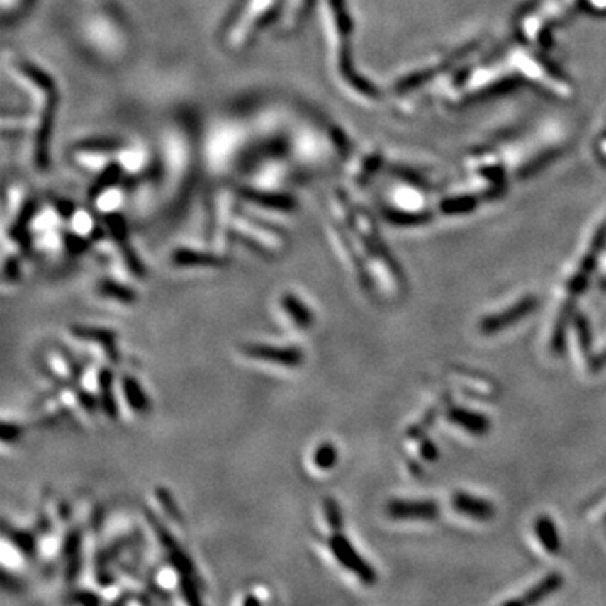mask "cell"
Masks as SVG:
<instances>
[{"label": "cell", "instance_id": "1", "mask_svg": "<svg viewBox=\"0 0 606 606\" xmlns=\"http://www.w3.org/2000/svg\"><path fill=\"white\" fill-rule=\"evenodd\" d=\"M329 547L334 554V558L344 566L350 573H354L359 578V581L364 585L371 586L377 581V574L372 566L359 554L356 547L349 542V539L344 536L342 531L334 532L329 539Z\"/></svg>", "mask_w": 606, "mask_h": 606}, {"label": "cell", "instance_id": "2", "mask_svg": "<svg viewBox=\"0 0 606 606\" xmlns=\"http://www.w3.org/2000/svg\"><path fill=\"white\" fill-rule=\"evenodd\" d=\"M537 307H539L537 296L534 295L524 296V298H520L517 303L507 308L505 312L492 313V315L483 317L478 325L480 332L485 335H492V334H497V332L509 329V327L515 325V323L522 320V318L532 315Z\"/></svg>", "mask_w": 606, "mask_h": 606}, {"label": "cell", "instance_id": "3", "mask_svg": "<svg viewBox=\"0 0 606 606\" xmlns=\"http://www.w3.org/2000/svg\"><path fill=\"white\" fill-rule=\"evenodd\" d=\"M241 354L254 361L276 364L283 367H298L303 362V354L298 347H280L268 344H246L241 347Z\"/></svg>", "mask_w": 606, "mask_h": 606}, {"label": "cell", "instance_id": "4", "mask_svg": "<svg viewBox=\"0 0 606 606\" xmlns=\"http://www.w3.org/2000/svg\"><path fill=\"white\" fill-rule=\"evenodd\" d=\"M386 512L393 519L434 520L439 517V505L433 500H393Z\"/></svg>", "mask_w": 606, "mask_h": 606}, {"label": "cell", "instance_id": "5", "mask_svg": "<svg viewBox=\"0 0 606 606\" xmlns=\"http://www.w3.org/2000/svg\"><path fill=\"white\" fill-rule=\"evenodd\" d=\"M451 505L458 514L466 515V517L477 519V520H490L495 517V507L492 502L483 500L475 495L465 492H456L453 493Z\"/></svg>", "mask_w": 606, "mask_h": 606}, {"label": "cell", "instance_id": "6", "mask_svg": "<svg viewBox=\"0 0 606 606\" xmlns=\"http://www.w3.org/2000/svg\"><path fill=\"white\" fill-rule=\"evenodd\" d=\"M574 310H576V296H569L563 303L558 318H556L554 330L551 337V354L556 357H561L566 352V345H568V330L569 323H573Z\"/></svg>", "mask_w": 606, "mask_h": 606}, {"label": "cell", "instance_id": "7", "mask_svg": "<svg viewBox=\"0 0 606 606\" xmlns=\"http://www.w3.org/2000/svg\"><path fill=\"white\" fill-rule=\"evenodd\" d=\"M447 417L453 425L460 426V428L466 430L470 434H475V437H483L490 430V420L487 416L480 415L477 411L465 410V408H450L447 413Z\"/></svg>", "mask_w": 606, "mask_h": 606}, {"label": "cell", "instance_id": "8", "mask_svg": "<svg viewBox=\"0 0 606 606\" xmlns=\"http://www.w3.org/2000/svg\"><path fill=\"white\" fill-rule=\"evenodd\" d=\"M561 586H563V576L559 573H551L541 583L532 586L522 598L507 601L505 605H536L539 601L546 600L547 596H551L552 593L558 591Z\"/></svg>", "mask_w": 606, "mask_h": 606}, {"label": "cell", "instance_id": "9", "mask_svg": "<svg viewBox=\"0 0 606 606\" xmlns=\"http://www.w3.org/2000/svg\"><path fill=\"white\" fill-rule=\"evenodd\" d=\"M96 388H98V399H100L101 410L111 420L118 416V404L113 393V374L110 369H101L96 377Z\"/></svg>", "mask_w": 606, "mask_h": 606}, {"label": "cell", "instance_id": "10", "mask_svg": "<svg viewBox=\"0 0 606 606\" xmlns=\"http://www.w3.org/2000/svg\"><path fill=\"white\" fill-rule=\"evenodd\" d=\"M281 308L298 329H310L313 325V313L295 293H285L280 300Z\"/></svg>", "mask_w": 606, "mask_h": 606}, {"label": "cell", "instance_id": "11", "mask_svg": "<svg viewBox=\"0 0 606 606\" xmlns=\"http://www.w3.org/2000/svg\"><path fill=\"white\" fill-rule=\"evenodd\" d=\"M62 554H64L66 583H74L81 571V536L78 531L67 534Z\"/></svg>", "mask_w": 606, "mask_h": 606}, {"label": "cell", "instance_id": "12", "mask_svg": "<svg viewBox=\"0 0 606 606\" xmlns=\"http://www.w3.org/2000/svg\"><path fill=\"white\" fill-rule=\"evenodd\" d=\"M534 532H536L539 542L549 554H558L561 549V541L554 520L547 517V515H541L534 522Z\"/></svg>", "mask_w": 606, "mask_h": 606}, {"label": "cell", "instance_id": "13", "mask_svg": "<svg viewBox=\"0 0 606 606\" xmlns=\"http://www.w3.org/2000/svg\"><path fill=\"white\" fill-rule=\"evenodd\" d=\"M121 389H123V398L127 401L128 408L135 413H145L150 408V399L145 394V391L132 376H125L121 379Z\"/></svg>", "mask_w": 606, "mask_h": 606}, {"label": "cell", "instance_id": "14", "mask_svg": "<svg viewBox=\"0 0 606 606\" xmlns=\"http://www.w3.org/2000/svg\"><path fill=\"white\" fill-rule=\"evenodd\" d=\"M98 293L105 296V298L115 300V302L125 305L133 303L137 300V293L132 288L113 280H101L100 285H98Z\"/></svg>", "mask_w": 606, "mask_h": 606}, {"label": "cell", "instance_id": "15", "mask_svg": "<svg viewBox=\"0 0 606 606\" xmlns=\"http://www.w3.org/2000/svg\"><path fill=\"white\" fill-rule=\"evenodd\" d=\"M71 332H73L76 337H79V339L93 340V342L101 344L103 347L108 349V352L113 354L116 337L111 330L98 329V327H94V329L93 327H73Z\"/></svg>", "mask_w": 606, "mask_h": 606}, {"label": "cell", "instance_id": "16", "mask_svg": "<svg viewBox=\"0 0 606 606\" xmlns=\"http://www.w3.org/2000/svg\"><path fill=\"white\" fill-rule=\"evenodd\" d=\"M9 539H11L12 547H16L21 554L27 556V558H33L35 551H38V539H35L33 532L12 529L11 534H9Z\"/></svg>", "mask_w": 606, "mask_h": 606}, {"label": "cell", "instance_id": "17", "mask_svg": "<svg viewBox=\"0 0 606 606\" xmlns=\"http://www.w3.org/2000/svg\"><path fill=\"white\" fill-rule=\"evenodd\" d=\"M174 263L179 264V266H209V264H215L218 263V259L213 258L211 254H204V253H196V251L191 249H182L177 251V253H174Z\"/></svg>", "mask_w": 606, "mask_h": 606}, {"label": "cell", "instance_id": "18", "mask_svg": "<svg viewBox=\"0 0 606 606\" xmlns=\"http://www.w3.org/2000/svg\"><path fill=\"white\" fill-rule=\"evenodd\" d=\"M337 460H339V451H337V448L329 442L322 443L315 450V453H313V465H315L318 470H332L337 465Z\"/></svg>", "mask_w": 606, "mask_h": 606}, {"label": "cell", "instance_id": "19", "mask_svg": "<svg viewBox=\"0 0 606 606\" xmlns=\"http://www.w3.org/2000/svg\"><path fill=\"white\" fill-rule=\"evenodd\" d=\"M573 325L574 330H576L578 334V342L581 345L583 352L590 354L591 347H593V330L590 322H588L586 315H583V313H574L573 317Z\"/></svg>", "mask_w": 606, "mask_h": 606}, {"label": "cell", "instance_id": "20", "mask_svg": "<svg viewBox=\"0 0 606 606\" xmlns=\"http://www.w3.org/2000/svg\"><path fill=\"white\" fill-rule=\"evenodd\" d=\"M323 510H325V519L327 522H329L330 529L334 532L342 531V514H340V507L332 497H325V500H323Z\"/></svg>", "mask_w": 606, "mask_h": 606}, {"label": "cell", "instance_id": "21", "mask_svg": "<svg viewBox=\"0 0 606 606\" xmlns=\"http://www.w3.org/2000/svg\"><path fill=\"white\" fill-rule=\"evenodd\" d=\"M155 495H157V500L160 502L162 509L165 510V514H167L169 517L172 519V520H175V522H181V520H182L181 510H179L177 504H175V500L172 498V495H170V493H169L167 488L159 487L155 490Z\"/></svg>", "mask_w": 606, "mask_h": 606}, {"label": "cell", "instance_id": "22", "mask_svg": "<svg viewBox=\"0 0 606 606\" xmlns=\"http://www.w3.org/2000/svg\"><path fill=\"white\" fill-rule=\"evenodd\" d=\"M421 456H423L426 461H437L438 460V448L434 447L433 442H430V439H425V442L421 443Z\"/></svg>", "mask_w": 606, "mask_h": 606}, {"label": "cell", "instance_id": "23", "mask_svg": "<svg viewBox=\"0 0 606 606\" xmlns=\"http://www.w3.org/2000/svg\"><path fill=\"white\" fill-rule=\"evenodd\" d=\"M21 428L17 425H9V423H4V426H2V439L4 442H11V439H17L19 438V434H21Z\"/></svg>", "mask_w": 606, "mask_h": 606}, {"label": "cell", "instance_id": "24", "mask_svg": "<svg viewBox=\"0 0 606 606\" xmlns=\"http://www.w3.org/2000/svg\"><path fill=\"white\" fill-rule=\"evenodd\" d=\"M606 367V349L590 359V372H600Z\"/></svg>", "mask_w": 606, "mask_h": 606}, {"label": "cell", "instance_id": "25", "mask_svg": "<svg viewBox=\"0 0 606 606\" xmlns=\"http://www.w3.org/2000/svg\"><path fill=\"white\" fill-rule=\"evenodd\" d=\"M86 595H88V591H83V593H76V596H74V601L76 603H89V605H96V603H100V598H98L96 595H94V593H91V595L88 596L86 598Z\"/></svg>", "mask_w": 606, "mask_h": 606}, {"label": "cell", "instance_id": "26", "mask_svg": "<svg viewBox=\"0 0 606 606\" xmlns=\"http://www.w3.org/2000/svg\"><path fill=\"white\" fill-rule=\"evenodd\" d=\"M600 286H601V288H603V290L606 291V278H603V280H601V281H600Z\"/></svg>", "mask_w": 606, "mask_h": 606}]
</instances>
